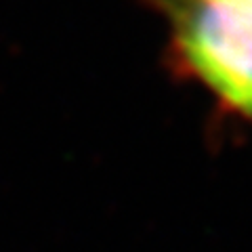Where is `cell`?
Returning <instances> with one entry per match:
<instances>
[{"mask_svg": "<svg viewBox=\"0 0 252 252\" xmlns=\"http://www.w3.org/2000/svg\"><path fill=\"white\" fill-rule=\"evenodd\" d=\"M172 57L235 116L252 122V0H158Z\"/></svg>", "mask_w": 252, "mask_h": 252, "instance_id": "1", "label": "cell"}]
</instances>
